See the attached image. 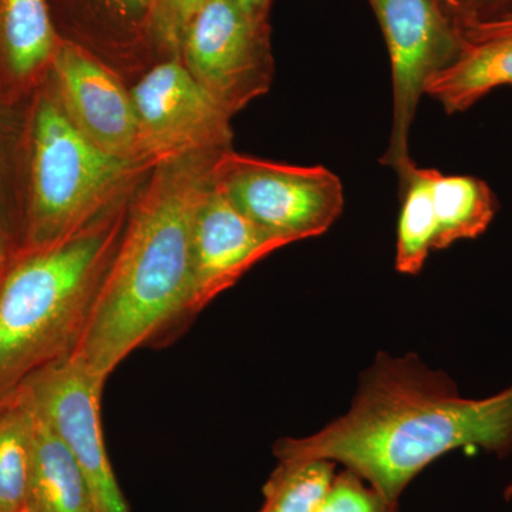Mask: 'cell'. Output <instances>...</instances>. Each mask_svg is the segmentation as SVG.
I'll list each match as a JSON object with an SVG mask.
<instances>
[{"label": "cell", "instance_id": "1", "mask_svg": "<svg viewBox=\"0 0 512 512\" xmlns=\"http://www.w3.org/2000/svg\"><path fill=\"white\" fill-rule=\"evenodd\" d=\"M457 448L512 451V386L466 399L447 375L419 357L377 355L349 412L303 439L278 441V460H328L356 473L390 500L437 458Z\"/></svg>", "mask_w": 512, "mask_h": 512}, {"label": "cell", "instance_id": "2", "mask_svg": "<svg viewBox=\"0 0 512 512\" xmlns=\"http://www.w3.org/2000/svg\"><path fill=\"white\" fill-rule=\"evenodd\" d=\"M221 156L157 165L128 212L86 325L70 353L101 382L106 383L134 350L187 318L195 214Z\"/></svg>", "mask_w": 512, "mask_h": 512}, {"label": "cell", "instance_id": "3", "mask_svg": "<svg viewBox=\"0 0 512 512\" xmlns=\"http://www.w3.org/2000/svg\"><path fill=\"white\" fill-rule=\"evenodd\" d=\"M126 218L110 211L10 271L0 288V393L73 352Z\"/></svg>", "mask_w": 512, "mask_h": 512}, {"label": "cell", "instance_id": "4", "mask_svg": "<svg viewBox=\"0 0 512 512\" xmlns=\"http://www.w3.org/2000/svg\"><path fill=\"white\" fill-rule=\"evenodd\" d=\"M148 168L101 150L74 126L56 96L43 97L32 130L33 247L62 242L109 214L120 192Z\"/></svg>", "mask_w": 512, "mask_h": 512}, {"label": "cell", "instance_id": "5", "mask_svg": "<svg viewBox=\"0 0 512 512\" xmlns=\"http://www.w3.org/2000/svg\"><path fill=\"white\" fill-rule=\"evenodd\" d=\"M214 184L284 247L325 234L345 207L342 181L323 165L269 163L229 150L215 163Z\"/></svg>", "mask_w": 512, "mask_h": 512}, {"label": "cell", "instance_id": "6", "mask_svg": "<svg viewBox=\"0 0 512 512\" xmlns=\"http://www.w3.org/2000/svg\"><path fill=\"white\" fill-rule=\"evenodd\" d=\"M178 53L191 76L231 117L271 87L268 20L251 18L232 0H204L184 30Z\"/></svg>", "mask_w": 512, "mask_h": 512}, {"label": "cell", "instance_id": "7", "mask_svg": "<svg viewBox=\"0 0 512 512\" xmlns=\"http://www.w3.org/2000/svg\"><path fill=\"white\" fill-rule=\"evenodd\" d=\"M382 26L393 83V126L382 163L397 175L414 163L410 131L431 77L460 55L464 40L441 0H370Z\"/></svg>", "mask_w": 512, "mask_h": 512}, {"label": "cell", "instance_id": "8", "mask_svg": "<svg viewBox=\"0 0 512 512\" xmlns=\"http://www.w3.org/2000/svg\"><path fill=\"white\" fill-rule=\"evenodd\" d=\"M130 94L141 157L151 167L229 151L231 116L191 76L180 53L151 67Z\"/></svg>", "mask_w": 512, "mask_h": 512}, {"label": "cell", "instance_id": "9", "mask_svg": "<svg viewBox=\"0 0 512 512\" xmlns=\"http://www.w3.org/2000/svg\"><path fill=\"white\" fill-rule=\"evenodd\" d=\"M104 382L72 356L47 366L23 389L87 478L99 512H130L111 466L103 427Z\"/></svg>", "mask_w": 512, "mask_h": 512}, {"label": "cell", "instance_id": "10", "mask_svg": "<svg viewBox=\"0 0 512 512\" xmlns=\"http://www.w3.org/2000/svg\"><path fill=\"white\" fill-rule=\"evenodd\" d=\"M50 70L57 100L84 136L111 156L147 164L141 157L130 90L103 60L60 40Z\"/></svg>", "mask_w": 512, "mask_h": 512}, {"label": "cell", "instance_id": "11", "mask_svg": "<svg viewBox=\"0 0 512 512\" xmlns=\"http://www.w3.org/2000/svg\"><path fill=\"white\" fill-rule=\"evenodd\" d=\"M284 244L265 234L212 183L198 205L192 237V284L187 318L237 284Z\"/></svg>", "mask_w": 512, "mask_h": 512}, {"label": "cell", "instance_id": "12", "mask_svg": "<svg viewBox=\"0 0 512 512\" xmlns=\"http://www.w3.org/2000/svg\"><path fill=\"white\" fill-rule=\"evenodd\" d=\"M57 35L99 57L158 50L156 0H47ZM103 60V59H101Z\"/></svg>", "mask_w": 512, "mask_h": 512}, {"label": "cell", "instance_id": "13", "mask_svg": "<svg viewBox=\"0 0 512 512\" xmlns=\"http://www.w3.org/2000/svg\"><path fill=\"white\" fill-rule=\"evenodd\" d=\"M32 410V458L26 512H99L82 468L33 404Z\"/></svg>", "mask_w": 512, "mask_h": 512}, {"label": "cell", "instance_id": "14", "mask_svg": "<svg viewBox=\"0 0 512 512\" xmlns=\"http://www.w3.org/2000/svg\"><path fill=\"white\" fill-rule=\"evenodd\" d=\"M503 86L512 87V33L464 42L457 59L431 77L426 94L448 114L463 113Z\"/></svg>", "mask_w": 512, "mask_h": 512}, {"label": "cell", "instance_id": "15", "mask_svg": "<svg viewBox=\"0 0 512 512\" xmlns=\"http://www.w3.org/2000/svg\"><path fill=\"white\" fill-rule=\"evenodd\" d=\"M60 37L47 0H0V63L20 79L50 67Z\"/></svg>", "mask_w": 512, "mask_h": 512}, {"label": "cell", "instance_id": "16", "mask_svg": "<svg viewBox=\"0 0 512 512\" xmlns=\"http://www.w3.org/2000/svg\"><path fill=\"white\" fill-rule=\"evenodd\" d=\"M430 188L437 222L434 251L461 239L480 237L493 222L497 200L480 178L447 175L430 168Z\"/></svg>", "mask_w": 512, "mask_h": 512}, {"label": "cell", "instance_id": "17", "mask_svg": "<svg viewBox=\"0 0 512 512\" xmlns=\"http://www.w3.org/2000/svg\"><path fill=\"white\" fill-rule=\"evenodd\" d=\"M400 184L399 228H397L396 269L416 275L436 242L437 222L430 188V168L416 163L397 175Z\"/></svg>", "mask_w": 512, "mask_h": 512}, {"label": "cell", "instance_id": "18", "mask_svg": "<svg viewBox=\"0 0 512 512\" xmlns=\"http://www.w3.org/2000/svg\"><path fill=\"white\" fill-rule=\"evenodd\" d=\"M32 433V404L20 389L0 413V512H26Z\"/></svg>", "mask_w": 512, "mask_h": 512}, {"label": "cell", "instance_id": "19", "mask_svg": "<svg viewBox=\"0 0 512 512\" xmlns=\"http://www.w3.org/2000/svg\"><path fill=\"white\" fill-rule=\"evenodd\" d=\"M264 485L258 512H318L328 493L336 464L328 460H278Z\"/></svg>", "mask_w": 512, "mask_h": 512}, {"label": "cell", "instance_id": "20", "mask_svg": "<svg viewBox=\"0 0 512 512\" xmlns=\"http://www.w3.org/2000/svg\"><path fill=\"white\" fill-rule=\"evenodd\" d=\"M318 512H399V501L390 500L345 468L333 477Z\"/></svg>", "mask_w": 512, "mask_h": 512}, {"label": "cell", "instance_id": "21", "mask_svg": "<svg viewBox=\"0 0 512 512\" xmlns=\"http://www.w3.org/2000/svg\"><path fill=\"white\" fill-rule=\"evenodd\" d=\"M204 0H156V26L160 52L167 56L180 50L181 37Z\"/></svg>", "mask_w": 512, "mask_h": 512}, {"label": "cell", "instance_id": "22", "mask_svg": "<svg viewBox=\"0 0 512 512\" xmlns=\"http://www.w3.org/2000/svg\"><path fill=\"white\" fill-rule=\"evenodd\" d=\"M441 5L460 35L512 10V0H441Z\"/></svg>", "mask_w": 512, "mask_h": 512}, {"label": "cell", "instance_id": "23", "mask_svg": "<svg viewBox=\"0 0 512 512\" xmlns=\"http://www.w3.org/2000/svg\"><path fill=\"white\" fill-rule=\"evenodd\" d=\"M512 33V10L507 15L501 16L497 20L476 28L467 30L461 37L464 42H480V40L490 39V37L511 35Z\"/></svg>", "mask_w": 512, "mask_h": 512}, {"label": "cell", "instance_id": "24", "mask_svg": "<svg viewBox=\"0 0 512 512\" xmlns=\"http://www.w3.org/2000/svg\"><path fill=\"white\" fill-rule=\"evenodd\" d=\"M235 5L244 10L251 18L268 20L272 0H232Z\"/></svg>", "mask_w": 512, "mask_h": 512}, {"label": "cell", "instance_id": "25", "mask_svg": "<svg viewBox=\"0 0 512 512\" xmlns=\"http://www.w3.org/2000/svg\"><path fill=\"white\" fill-rule=\"evenodd\" d=\"M504 497L505 500H511L512 498V480L510 481V484L507 485V488H505Z\"/></svg>", "mask_w": 512, "mask_h": 512}, {"label": "cell", "instance_id": "26", "mask_svg": "<svg viewBox=\"0 0 512 512\" xmlns=\"http://www.w3.org/2000/svg\"><path fill=\"white\" fill-rule=\"evenodd\" d=\"M0 259H2V247H0Z\"/></svg>", "mask_w": 512, "mask_h": 512}]
</instances>
